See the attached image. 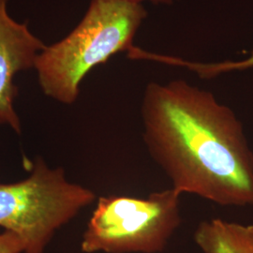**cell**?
<instances>
[{
    "instance_id": "cell-6",
    "label": "cell",
    "mask_w": 253,
    "mask_h": 253,
    "mask_svg": "<svg viewBox=\"0 0 253 253\" xmlns=\"http://www.w3.org/2000/svg\"><path fill=\"white\" fill-rule=\"evenodd\" d=\"M194 241L205 253H253V225L205 220L197 227Z\"/></svg>"
},
{
    "instance_id": "cell-1",
    "label": "cell",
    "mask_w": 253,
    "mask_h": 253,
    "mask_svg": "<svg viewBox=\"0 0 253 253\" xmlns=\"http://www.w3.org/2000/svg\"><path fill=\"white\" fill-rule=\"evenodd\" d=\"M141 116L152 159L180 194L222 207L253 206V152L240 120L185 80L150 82Z\"/></svg>"
},
{
    "instance_id": "cell-2",
    "label": "cell",
    "mask_w": 253,
    "mask_h": 253,
    "mask_svg": "<svg viewBox=\"0 0 253 253\" xmlns=\"http://www.w3.org/2000/svg\"><path fill=\"white\" fill-rule=\"evenodd\" d=\"M148 15L144 5L124 0H91L85 14L73 31L37 58L35 70L46 96L73 104L84 77L132 46Z\"/></svg>"
},
{
    "instance_id": "cell-3",
    "label": "cell",
    "mask_w": 253,
    "mask_h": 253,
    "mask_svg": "<svg viewBox=\"0 0 253 253\" xmlns=\"http://www.w3.org/2000/svg\"><path fill=\"white\" fill-rule=\"evenodd\" d=\"M96 197L68 180L62 168L52 169L39 159L27 178L0 183V227L21 237L24 253H43L55 232Z\"/></svg>"
},
{
    "instance_id": "cell-9",
    "label": "cell",
    "mask_w": 253,
    "mask_h": 253,
    "mask_svg": "<svg viewBox=\"0 0 253 253\" xmlns=\"http://www.w3.org/2000/svg\"><path fill=\"white\" fill-rule=\"evenodd\" d=\"M126 2L137 4V5H144V3H152L154 5H163V6H172L174 3L180 0H124Z\"/></svg>"
},
{
    "instance_id": "cell-5",
    "label": "cell",
    "mask_w": 253,
    "mask_h": 253,
    "mask_svg": "<svg viewBox=\"0 0 253 253\" xmlns=\"http://www.w3.org/2000/svg\"><path fill=\"white\" fill-rule=\"evenodd\" d=\"M8 1L0 0V125L21 132V122L14 109L17 73L35 68L37 58L46 45L27 27L11 18Z\"/></svg>"
},
{
    "instance_id": "cell-7",
    "label": "cell",
    "mask_w": 253,
    "mask_h": 253,
    "mask_svg": "<svg viewBox=\"0 0 253 253\" xmlns=\"http://www.w3.org/2000/svg\"><path fill=\"white\" fill-rule=\"evenodd\" d=\"M181 67L186 68L191 72L196 73L203 79H211L217 77L222 73L245 71L253 68V51L251 55L241 61H222L216 63H202L193 62L183 59L181 61Z\"/></svg>"
},
{
    "instance_id": "cell-4",
    "label": "cell",
    "mask_w": 253,
    "mask_h": 253,
    "mask_svg": "<svg viewBox=\"0 0 253 253\" xmlns=\"http://www.w3.org/2000/svg\"><path fill=\"white\" fill-rule=\"evenodd\" d=\"M180 193L156 191L146 198L101 196L83 235L84 253H158L181 224Z\"/></svg>"
},
{
    "instance_id": "cell-8",
    "label": "cell",
    "mask_w": 253,
    "mask_h": 253,
    "mask_svg": "<svg viewBox=\"0 0 253 253\" xmlns=\"http://www.w3.org/2000/svg\"><path fill=\"white\" fill-rule=\"evenodd\" d=\"M25 243L21 237L9 231L0 233V253H24Z\"/></svg>"
}]
</instances>
